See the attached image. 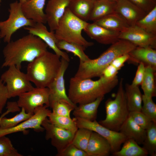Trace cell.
I'll use <instances>...</instances> for the list:
<instances>
[{
    "label": "cell",
    "mask_w": 156,
    "mask_h": 156,
    "mask_svg": "<svg viewBox=\"0 0 156 156\" xmlns=\"http://www.w3.org/2000/svg\"><path fill=\"white\" fill-rule=\"evenodd\" d=\"M137 47L125 40L119 39L97 58L80 62L74 77L80 79L100 77L104 69L116 57L128 53Z\"/></svg>",
    "instance_id": "3957f363"
},
{
    "label": "cell",
    "mask_w": 156,
    "mask_h": 156,
    "mask_svg": "<svg viewBox=\"0 0 156 156\" xmlns=\"http://www.w3.org/2000/svg\"><path fill=\"white\" fill-rule=\"evenodd\" d=\"M128 54L129 57L127 60L134 64L143 63L145 66H150L154 70H156V50L150 47H137Z\"/></svg>",
    "instance_id": "d6986e66"
},
{
    "label": "cell",
    "mask_w": 156,
    "mask_h": 156,
    "mask_svg": "<svg viewBox=\"0 0 156 156\" xmlns=\"http://www.w3.org/2000/svg\"><path fill=\"white\" fill-rule=\"evenodd\" d=\"M118 83L117 75L111 79L101 76L96 80L90 78L78 79L74 77L70 80L68 96L70 101L76 105L89 103L104 96Z\"/></svg>",
    "instance_id": "7a4b0ae2"
},
{
    "label": "cell",
    "mask_w": 156,
    "mask_h": 156,
    "mask_svg": "<svg viewBox=\"0 0 156 156\" xmlns=\"http://www.w3.org/2000/svg\"><path fill=\"white\" fill-rule=\"evenodd\" d=\"M2 1V0H0V5Z\"/></svg>",
    "instance_id": "681fc988"
},
{
    "label": "cell",
    "mask_w": 156,
    "mask_h": 156,
    "mask_svg": "<svg viewBox=\"0 0 156 156\" xmlns=\"http://www.w3.org/2000/svg\"><path fill=\"white\" fill-rule=\"evenodd\" d=\"M125 91L127 104L130 112L141 111L142 104V95L139 86L127 83Z\"/></svg>",
    "instance_id": "4316f807"
},
{
    "label": "cell",
    "mask_w": 156,
    "mask_h": 156,
    "mask_svg": "<svg viewBox=\"0 0 156 156\" xmlns=\"http://www.w3.org/2000/svg\"><path fill=\"white\" fill-rule=\"evenodd\" d=\"M115 0V1H118V0Z\"/></svg>",
    "instance_id": "816d5d0a"
},
{
    "label": "cell",
    "mask_w": 156,
    "mask_h": 156,
    "mask_svg": "<svg viewBox=\"0 0 156 156\" xmlns=\"http://www.w3.org/2000/svg\"><path fill=\"white\" fill-rule=\"evenodd\" d=\"M42 126L46 131V139L51 140L52 145L57 149V154L60 153L71 143L76 131L56 126L50 123L48 118L43 122Z\"/></svg>",
    "instance_id": "7c38bea8"
},
{
    "label": "cell",
    "mask_w": 156,
    "mask_h": 156,
    "mask_svg": "<svg viewBox=\"0 0 156 156\" xmlns=\"http://www.w3.org/2000/svg\"><path fill=\"white\" fill-rule=\"evenodd\" d=\"M48 121L58 127L71 131H76L77 127L75 118L56 115L51 112L48 117Z\"/></svg>",
    "instance_id": "4dcf8cb0"
},
{
    "label": "cell",
    "mask_w": 156,
    "mask_h": 156,
    "mask_svg": "<svg viewBox=\"0 0 156 156\" xmlns=\"http://www.w3.org/2000/svg\"><path fill=\"white\" fill-rule=\"evenodd\" d=\"M17 101L20 108H23L27 113L33 114L37 107L49 104V92L48 88L36 87L18 96Z\"/></svg>",
    "instance_id": "30bf717a"
},
{
    "label": "cell",
    "mask_w": 156,
    "mask_h": 156,
    "mask_svg": "<svg viewBox=\"0 0 156 156\" xmlns=\"http://www.w3.org/2000/svg\"><path fill=\"white\" fill-rule=\"evenodd\" d=\"M92 131L86 128H78L71 144L78 148L86 152Z\"/></svg>",
    "instance_id": "e575fe53"
},
{
    "label": "cell",
    "mask_w": 156,
    "mask_h": 156,
    "mask_svg": "<svg viewBox=\"0 0 156 156\" xmlns=\"http://www.w3.org/2000/svg\"><path fill=\"white\" fill-rule=\"evenodd\" d=\"M60 57L48 51L38 56L27 65L26 73L36 87L48 88L59 70Z\"/></svg>",
    "instance_id": "277c9868"
},
{
    "label": "cell",
    "mask_w": 156,
    "mask_h": 156,
    "mask_svg": "<svg viewBox=\"0 0 156 156\" xmlns=\"http://www.w3.org/2000/svg\"><path fill=\"white\" fill-rule=\"evenodd\" d=\"M33 115L27 113L23 108H21L19 113L12 117L7 118L4 116L2 118L0 121V129H5L14 127L28 119Z\"/></svg>",
    "instance_id": "836d02e7"
},
{
    "label": "cell",
    "mask_w": 156,
    "mask_h": 156,
    "mask_svg": "<svg viewBox=\"0 0 156 156\" xmlns=\"http://www.w3.org/2000/svg\"><path fill=\"white\" fill-rule=\"evenodd\" d=\"M143 147L151 156L156 155V123L152 122L146 130Z\"/></svg>",
    "instance_id": "1f68e13d"
},
{
    "label": "cell",
    "mask_w": 156,
    "mask_h": 156,
    "mask_svg": "<svg viewBox=\"0 0 156 156\" xmlns=\"http://www.w3.org/2000/svg\"><path fill=\"white\" fill-rule=\"evenodd\" d=\"M83 31L91 39L103 44H111L120 39V32L108 29L94 22L88 23Z\"/></svg>",
    "instance_id": "e0dca14e"
},
{
    "label": "cell",
    "mask_w": 156,
    "mask_h": 156,
    "mask_svg": "<svg viewBox=\"0 0 156 156\" xmlns=\"http://www.w3.org/2000/svg\"><path fill=\"white\" fill-rule=\"evenodd\" d=\"M117 1L97 0L94 1L89 21L94 22L115 12Z\"/></svg>",
    "instance_id": "484cf974"
},
{
    "label": "cell",
    "mask_w": 156,
    "mask_h": 156,
    "mask_svg": "<svg viewBox=\"0 0 156 156\" xmlns=\"http://www.w3.org/2000/svg\"><path fill=\"white\" fill-rule=\"evenodd\" d=\"M9 12L8 19L0 21L1 38L7 43L11 41L12 35L17 30L23 27L33 26L36 23L25 16L22 10L21 4L17 1L10 4Z\"/></svg>",
    "instance_id": "52a82bcc"
},
{
    "label": "cell",
    "mask_w": 156,
    "mask_h": 156,
    "mask_svg": "<svg viewBox=\"0 0 156 156\" xmlns=\"http://www.w3.org/2000/svg\"><path fill=\"white\" fill-rule=\"evenodd\" d=\"M94 2L92 0H70L68 8L75 16L87 22L89 20Z\"/></svg>",
    "instance_id": "d4e9b609"
},
{
    "label": "cell",
    "mask_w": 156,
    "mask_h": 156,
    "mask_svg": "<svg viewBox=\"0 0 156 156\" xmlns=\"http://www.w3.org/2000/svg\"><path fill=\"white\" fill-rule=\"evenodd\" d=\"M77 106L66 101L60 100L52 103L50 107L52 109L51 112L53 114L57 116L70 117L71 112Z\"/></svg>",
    "instance_id": "d590c367"
},
{
    "label": "cell",
    "mask_w": 156,
    "mask_h": 156,
    "mask_svg": "<svg viewBox=\"0 0 156 156\" xmlns=\"http://www.w3.org/2000/svg\"><path fill=\"white\" fill-rule=\"evenodd\" d=\"M56 45L60 49L71 53L77 56L79 58L80 62H85L90 59L84 52L86 48L79 44L63 40H57Z\"/></svg>",
    "instance_id": "f546056e"
},
{
    "label": "cell",
    "mask_w": 156,
    "mask_h": 156,
    "mask_svg": "<svg viewBox=\"0 0 156 156\" xmlns=\"http://www.w3.org/2000/svg\"><path fill=\"white\" fill-rule=\"evenodd\" d=\"M0 79L7 89L9 98L18 96L34 87L26 74L15 66H11L1 75Z\"/></svg>",
    "instance_id": "ba28073f"
},
{
    "label": "cell",
    "mask_w": 156,
    "mask_h": 156,
    "mask_svg": "<svg viewBox=\"0 0 156 156\" xmlns=\"http://www.w3.org/2000/svg\"><path fill=\"white\" fill-rule=\"evenodd\" d=\"M47 45L39 37L29 34L7 43L3 50L1 67L15 66L21 69L22 63L30 62L47 51Z\"/></svg>",
    "instance_id": "6da1fadb"
},
{
    "label": "cell",
    "mask_w": 156,
    "mask_h": 156,
    "mask_svg": "<svg viewBox=\"0 0 156 156\" xmlns=\"http://www.w3.org/2000/svg\"><path fill=\"white\" fill-rule=\"evenodd\" d=\"M1 33H0V39H1Z\"/></svg>",
    "instance_id": "c3c4849f"
},
{
    "label": "cell",
    "mask_w": 156,
    "mask_h": 156,
    "mask_svg": "<svg viewBox=\"0 0 156 156\" xmlns=\"http://www.w3.org/2000/svg\"><path fill=\"white\" fill-rule=\"evenodd\" d=\"M86 152L88 156H107L112 153V149L106 139L92 131Z\"/></svg>",
    "instance_id": "ffe728a7"
},
{
    "label": "cell",
    "mask_w": 156,
    "mask_h": 156,
    "mask_svg": "<svg viewBox=\"0 0 156 156\" xmlns=\"http://www.w3.org/2000/svg\"><path fill=\"white\" fill-rule=\"evenodd\" d=\"M24 29L29 34L40 38L59 57L69 62L70 58L68 54L57 47L56 43L57 40L55 37L54 31H48L44 24L36 23L33 26L25 27Z\"/></svg>",
    "instance_id": "9a60e30c"
},
{
    "label": "cell",
    "mask_w": 156,
    "mask_h": 156,
    "mask_svg": "<svg viewBox=\"0 0 156 156\" xmlns=\"http://www.w3.org/2000/svg\"><path fill=\"white\" fill-rule=\"evenodd\" d=\"M9 99L7 89L5 85L0 79V114L3 110Z\"/></svg>",
    "instance_id": "b9f144b4"
},
{
    "label": "cell",
    "mask_w": 156,
    "mask_h": 156,
    "mask_svg": "<svg viewBox=\"0 0 156 156\" xmlns=\"http://www.w3.org/2000/svg\"><path fill=\"white\" fill-rule=\"evenodd\" d=\"M57 156H88L87 153L70 144Z\"/></svg>",
    "instance_id": "60d3db41"
},
{
    "label": "cell",
    "mask_w": 156,
    "mask_h": 156,
    "mask_svg": "<svg viewBox=\"0 0 156 156\" xmlns=\"http://www.w3.org/2000/svg\"><path fill=\"white\" fill-rule=\"evenodd\" d=\"M70 0H49L45 10L47 23L50 31H54Z\"/></svg>",
    "instance_id": "2e32d148"
},
{
    "label": "cell",
    "mask_w": 156,
    "mask_h": 156,
    "mask_svg": "<svg viewBox=\"0 0 156 156\" xmlns=\"http://www.w3.org/2000/svg\"><path fill=\"white\" fill-rule=\"evenodd\" d=\"M92 0V1H96L97 0Z\"/></svg>",
    "instance_id": "f907efd6"
},
{
    "label": "cell",
    "mask_w": 156,
    "mask_h": 156,
    "mask_svg": "<svg viewBox=\"0 0 156 156\" xmlns=\"http://www.w3.org/2000/svg\"><path fill=\"white\" fill-rule=\"evenodd\" d=\"M61 61L59 72L48 87L49 92L50 106L52 103L60 100H64L72 104L77 105L70 101L66 93L64 75L68 66L69 62L62 57Z\"/></svg>",
    "instance_id": "5bb4252c"
},
{
    "label": "cell",
    "mask_w": 156,
    "mask_h": 156,
    "mask_svg": "<svg viewBox=\"0 0 156 156\" xmlns=\"http://www.w3.org/2000/svg\"><path fill=\"white\" fill-rule=\"evenodd\" d=\"M73 14L67 8L54 33L57 40H63L81 45L87 48L94 45L82 36V31L88 24Z\"/></svg>",
    "instance_id": "8992f818"
},
{
    "label": "cell",
    "mask_w": 156,
    "mask_h": 156,
    "mask_svg": "<svg viewBox=\"0 0 156 156\" xmlns=\"http://www.w3.org/2000/svg\"><path fill=\"white\" fill-rule=\"evenodd\" d=\"M119 38L128 41L136 47L156 48V35L147 32L136 25L120 32Z\"/></svg>",
    "instance_id": "4fadbf2b"
},
{
    "label": "cell",
    "mask_w": 156,
    "mask_h": 156,
    "mask_svg": "<svg viewBox=\"0 0 156 156\" xmlns=\"http://www.w3.org/2000/svg\"><path fill=\"white\" fill-rule=\"evenodd\" d=\"M115 12L120 15L129 26L135 25L147 14L128 0L117 1Z\"/></svg>",
    "instance_id": "ac0fdd59"
},
{
    "label": "cell",
    "mask_w": 156,
    "mask_h": 156,
    "mask_svg": "<svg viewBox=\"0 0 156 156\" xmlns=\"http://www.w3.org/2000/svg\"><path fill=\"white\" fill-rule=\"evenodd\" d=\"M104 96L99 97L91 102L79 104L74 109L73 115L75 117L89 121L96 120L98 108L104 99Z\"/></svg>",
    "instance_id": "cb8c5ba5"
},
{
    "label": "cell",
    "mask_w": 156,
    "mask_h": 156,
    "mask_svg": "<svg viewBox=\"0 0 156 156\" xmlns=\"http://www.w3.org/2000/svg\"><path fill=\"white\" fill-rule=\"evenodd\" d=\"M148 13L156 6V0H128Z\"/></svg>",
    "instance_id": "ab89813d"
},
{
    "label": "cell",
    "mask_w": 156,
    "mask_h": 156,
    "mask_svg": "<svg viewBox=\"0 0 156 156\" xmlns=\"http://www.w3.org/2000/svg\"><path fill=\"white\" fill-rule=\"evenodd\" d=\"M122 148L113 153L115 156H146L148 154L143 147L139 145L134 140L127 139L123 143Z\"/></svg>",
    "instance_id": "83f0119b"
},
{
    "label": "cell",
    "mask_w": 156,
    "mask_h": 156,
    "mask_svg": "<svg viewBox=\"0 0 156 156\" xmlns=\"http://www.w3.org/2000/svg\"><path fill=\"white\" fill-rule=\"evenodd\" d=\"M93 22L108 29L120 32L129 26L125 19L115 12Z\"/></svg>",
    "instance_id": "603a6c76"
},
{
    "label": "cell",
    "mask_w": 156,
    "mask_h": 156,
    "mask_svg": "<svg viewBox=\"0 0 156 156\" xmlns=\"http://www.w3.org/2000/svg\"><path fill=\"white\" fill-rule=\"evenodd\" d=\"M46 0H29L21 5L22 11L25 16L36 23H47L44 9Z\"/></svg>",
    "instance_id": "44dd1931"
},
{
    "label": "cell",
    "mask_w": 156,
    "mask_h": 156,
    "mask_svg": "<svg viewBox=\"0 0 156 156\" xmlns=\"http://www.w3.org/2000/svg\"><path fill=\"white\" fill-rule=\"evenodd\" d=\"M123 79L121 78L115 99H108L105 103L106 115L105 118L99 123L103 126L117 132L129 116Z\"/></svg>",
    "instance_id": "5b68a950"
},
{
    "label": "cell",
    "mask_w": 156,
    "mask_h": 156,
    "mask_svg": "<svg viewBox=\"0 0 156 156\" xmlns=\"http://www.w3.org/2000/svg\"><path fill=\"white\" fill-rule=\"evenodd\" d=\"M119 132L127 139H133L139 144H142L146 133V130L137 125L129 116L121 126Z\"/></svg>",
    "instance_id": "7402d4cb"
},
{
    "label": "cell",
    "mask_w": 156,
    "mask_h": 156,
    "mask_svg": "<svg viewBox=\"0 0 156 156\" xmlns=\"http://www.w3.org/2000/svg\"><path fill=\"white\" fill-rule=\"evenodd\" d=\"M155 72L151 66H145L144 75L141 85L144 93L143 94L148 97L152 98L156 96Z\"/></svg>",
    "instance_id": "f1b7e54d"
},
{
    "label": "cell",
    "mask_w": 156,
    "mask_h": 156,
    "mask_svg": "<svg viewBox=\"0 0 156 156\" xmlns=\"http://www.w3.org/2000/svg\"><path fill=\"white\" fill-rule=\"evenodd\" d=\"M7 114L6 112H5L3 113L1 116L0 117V121L1 120V118H3V117H4L5 115H6Z\"/></svg>",
    "instance_id": "7dc6e473"
},
{
    "label": "cell",
    "mask_w": 156,
    "mask_h": 156,
    "mask_svg": "<svg viewBox=\"0 0 156 156\" xmlns=\"http://www.w3.org/2000/svg\"><path fill=\"white\" fill-rule=\"evenodd\" d=\"M129 116L137 125L145 130L149 127L153 122L141 111L130 112Z\"/></svg>",
    "instance_id": "f35d334b"
},
{
    "label": "cell",
    "mask_w": 156,
    "mask_h": 156,
    "mask_svg": "<svg viewBox=\"0 0 156 156\" xmlns=\"http://www.w3.org/2000/svg\"><path fill=\"white\" fill-rule=\"evenodd\" d=\"M129 57L128 53L123 55L114 59L111 64L119 70L123 66L125 62L127 61Z\"/></svg>",
    "instance_id": "f6af8a7d"
},
{
    "label": "cell",
    "mask_w": 156,
    "mask_h": 156,
    "mask_svg": "<svg viewBox=\"0 0 156 156\" xmlns=\"http://www.w3.org/2000/svg\"><path fill=\"white\" fill-rule=\"evenodd\" d=\"M119 70V69L110 64L104 69L101 76L106 79H111L117 76Z\"/></svg>",
    "instance_id": "ee69618b"
},
{
    "label": "cell",
    "mask_w": 156,
    "mask_h": 156,
    "mask_svg": "<svg viewBox=\"0 0 156 156\" xmlns=\"http://www.w3.org/2000/svg\"><path fill=\"white\" fill-rule=\"evenodd\" d=\"M29 0H19V2L21 5H22L27 2Z\"/></svg>",
    "instance_id": "bcb514c9"
},
{
    "label": "cell",
    "mask_w": 156,
    "mask_h": 156,
    "mask_svg": "<svg viewBox=\"0 0 156 156\" xmlns=\"http://www.w3.org/2000/svg\"><path fill=\"white\" fill-rule=\"evenodd\" d=\"M14 147L10 139L4 136L0 137V156H23Z\"/></svg>",
    "instance_id": "8d00e7d4"
},
{
    "label": "cell",
    "mask_w": 156,
    "mask_h": 156,
    "mask_svg": "<svg viewBox=\"0 0 156 156\" xmlns=\"http://www.w3.org/2000/svg\"><path fill=\"white\" fill-rule=\"evenodd\" d=\"M143 103L141 112L148 117L153 122L156 123V104L152 100V98L142 95Z\"/></svg>",
    "instance_id": "74e56055"
},
{
    "label": "cell",
    "mask_w": 156,
    "mask_h": 156,
    "mask_svg": "<svg viewBox=\"0 0 156 156\" xmlns=\"http://www.w3.org/2000/svg\"><path fill=\"white\" fill-rule=\"evenodd\" d=\"M145 66L142 63L139 64L135 77L131 84L134 86L141 85L143 80L145 72Z\"/></svg>",
    "instance_id": "7bdbcfd3"
},
{
    "label": "cell",
    "mask_w": 156,
    "mask_h": 156,
    "mask_svg": "<svg viewBox=\"0 0 156 156\" xmlns=\"http://www.w3.org/2000/svg\"><path fill=\"white\" fill-rule=\"evenodd\" d=\"M46 105L39 106L35 110L32 116L16 126L9 129H0V137L19 132L24 131L32 129L36 132H43L44 130L42 124L51 112Z\"/></svg>",
    "instance_id": "8fae6325"
},
{
    "label": "cell",
    "mask_w": 156,
    "mask_h": 156,
    "mask_svg": "<svg viewBox=\"0 0 156 156\" xmlns=\"http://www.w3.org/2000/svg\"><path fill=\"white\" fill-rule=\"evenodd\" d=\"M75 118L78 128L88 129L106 139L110 145L112 153L119 150L121 145L127 139L120 132L110 130L100 124L96 120L91 121L78 117Z\"/></svg>",
    "instance_id": "9c48e42d"
},
{
    "label": "cell",
    "mask_w": 156,
    "mask_h": 156,
    "mask_svg": "<svg viewBox=\"0 0 156 156\" xmlns=\"http://www.w3.org/2000/svg\"><path fill=\"white\" fill-rule=\"evenodd\" d=\"M135 25L147 32L156 35V6L138 21Z\"/></svg>",
    "instance_id": "d6a6232c"
}]
</instances>
